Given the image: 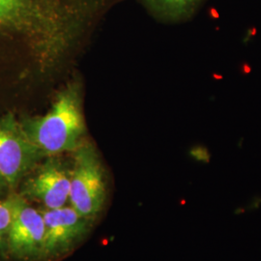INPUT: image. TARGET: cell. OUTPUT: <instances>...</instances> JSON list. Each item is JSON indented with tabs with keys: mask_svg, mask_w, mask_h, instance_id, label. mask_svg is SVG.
I'll return each mask as SVG.
<instances>
[{
	"mask_svg": "<svg viewBox=\"0 0 261 261\" xmlns=\"http://www.w3.org/2000/svg\"><path fill=\"white\" fill-rule=\"evenodd\" d=\"M72 162L61 155L46 156L33 168L15 192L41 209L68 205Z\"/></svg>",
	"mask_w": 261,
	"mask_h": 261,
	"instance_id": "cell-4",
	"label": "cell"
},
{
	"mask_svg": "<svg viewBox=\"0 0 261 261\" xmlns=\"http://www.w3.org/2000/svg\"><path fill=\"white\" fill-rule=\"evenodd\" d=\"M92 0H0V28L24 31L43 70L57 65L90 19Z\"/></svg>",
	"mask_w": 261,
	"mask_h": 261,
	"instance_id": "cell-1",
	"label": "cell"
},
{
	"mask_svg": "<svg viewBox=\"0 0 261 261\" xmlns=\"http://www.w3.org/2000/svg\"><path fill=\"white\" fill-rule=\"evenodd\" d=\"M205 0H139L155 19L165 23H179L192 19Z\"/></svg>",
	"mask_w": 261,
	"mask_h": 261,
	"instance_id": "cell-8",
	"label": "cell"
},
{
	"mask_svg": "<svg viewBox=\"0 0 261 261\" xmlns=\"http://www.w3.org/2000/svg\"><path fill=\"white\" fill-rule=\"evenodd\" d=\"M14 212L8 235L9 261H43L45 222L42 209L13 192Z\"/></svg>",
	"mask_w": 261,
	"mask_h": 261,
	"instance_id": "cell-6",
	"label": "cell"
},
{
	"mask_svg": "<svg viewBox=\"0 0 261 261\" xmlns=\"http://www.w3.org/2000/svg\"><path fill=\"white\" fill-rule=\"evenodd\" d=\"M72 155L69 204L95 222L102 214L108 197L103 162L95 145L87 139Z\"/></svg>",
	"mask_w": 261,
	"mask_h": 261,
	"instance_id": "cell-3",
	"label": "cell"
},
{
	"mask_svg": "<svg viewBox=\"0 0 261 261\" xmlns=\"http://www.w3.org/2000/svg\"><path fill=\"white\" fill-rule=\"evenodd\" d=\"M12 191L10 190L9 186L4 181V179L0 176V198L8 196Z\"/></svg>",
	"mask_w": 261,
	"mask_h": 261,
	"instance_id": "cell-10",
	"label": "cell"
},
{
	"mask_svg": "<svg viewBox=\"0 0 261 261\" xmlns=\"http://www.w3.org/2000/svg\"><path fill=\"white\" fill-rule=\"evenodd\" d=\"M45 157L12 115L0 119V176L12 192Z\"/></svg>",
	"mask_w": 261,
	"mask_h": 261,
	"instance_id": "cell-5",
	"label": "cell"
},
{
	"mask_svg": "<svg viewBox=\"0 0 261 261\" xmlns=\"http://www.w3.org/2000/svg\"><path fill=\"white\" fill-rule=\"evenodd\" d=\"M45 222L43 261H58L73 252L89 234L92 220L68 205L42 209Z\"/></svg>",
	"mask_w": 261,
	"mask_h": 261,
	"instance_id": "cell-7",
	"label": "cell"
},
{
	"mask_svg": "<svg viewBox=\"0 0 261 261\" xmlns=\"http://www.w3.org/2000/svg\"><path fill=\"white\" fill-rule=\"evenodd\" d=\"M20 126L45 156L75 151L86 140L81 83L67 84L45 115L27 118Z\"/></svg>",
	"mask_w": 261,
	"mask_h": 261,
	"instance_id": "cell-2",
	"label": "cell"
},
{
	"mask_svg": "<svg viewBox=\"0 0 261 261\" xmlns=\"http://www.w3.org/2000/svg\"><path fill=\"white\" fill-rule=\"evenodd\" d=\"M14 212L13 192L0 198V261H9L8 235Z\"/></svg>",
	"mask_w": 261,
	"mask_h": 261,
	"instance_id": "cell-9",
	"label": "cell"
}]
</instances>
